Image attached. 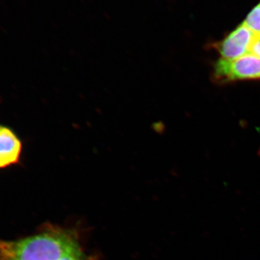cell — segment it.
Here are the masks:
<instances>
[{
    "label": "cell",
    "mask_w": 260,
    "mask_h": 260,
    "mask_svg": "<svg viewBox=\"0 0 260 260\" xmlns=\"http://www.w3.org/2000/svg\"><path fill=\"white\" fill-rule=\"evenodd\" d=\"M250 51L260 58V37L256 38V40L253 43Z\"/></svg>",
    "instance_id": "8992f818"
},
{
    "label": "cell",
    "mask_w": 260,
    "mask_h": 260,
    "mask_svg": "<svg viewBox=\"0 0 260 260\" xmlns=\"http://www.w3.org/2000/svg\"><path fill=\"white\" fill-rule=\"evenodd\" d=\"M244 23L251 31L260 37V3L251 10Z\"/></svg>",
    "instance_id": "5b68a950"
},
{
    "label": "cell",
    "mask_w": 260,
    "mask_h": 260,
    "mask_svg": "<svg viewBox=\"0 0 260 260\" xmlns=\"http://www.w3.org/2000/svg\"><path fill=\"white\" fill-rule=\"evenodd\" d=\"M257 37L243 23L221 42L215 44V47L224 59H238L249 53Z\"/></svg>",
    "instance_id": "3957f363"
},
{
    "label": "cell",
    "mask_w": 260,
    "mask_h": 260,
    "mask_svg": "<svg viewBox=\"0 0 260 260\" xmlns=\"http://www.w3.org/2000/svg\"><path fill=\"white\" fill-rule=\"evenodd\" d=\"M0 260H87V258L75 232L49 227L18 240H0Z\"/></svg>",
    "instance_id": "6da1fadb"
},
{
    "label": "cell",
    "mask_w": 260,
    "mask_h": 260,
    "mask_svg": "<svg viewBox=\"0 0 260 260\" xmlns=\"http://www.w3.org/2000/svg\"><path fill=\"white\" fill-rule=\"evenodd\" d=\"M23 144L10 126L0 124V169L18 165L23 155Z\"/></svg>",
    "instance_id": "277c9868"
},
{
    "label": "cell",
    "mask_w": 260,
    "mask_h": 260,
    "mask_svg": "<svg viewBox=\"0 0 260 260\" xmlns=\"http://www.w3.org/2000/svg\"><path fill=\"white\" fill-rule=\"evenodd\" d=\"M214 79L218 83L260 79V58L248 53L235 59H220L214 67Z\"/></svg>",
    "instance_id": "7a4b0ae2"
}]
</instances>
